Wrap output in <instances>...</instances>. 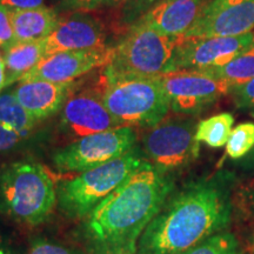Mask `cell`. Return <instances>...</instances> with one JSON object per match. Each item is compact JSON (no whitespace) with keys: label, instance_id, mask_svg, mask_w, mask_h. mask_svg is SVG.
I'll use <instances>...</instances> for the list:
<instances>
[{"label":"cell","instance_id":"cell-1","mask_svg":"<svg viewBox=\"0 0 254 254\" xmlns=\"http://www.w3.org/2000/svg\"><path fill=\"white\" fill-rule=\"evenodd\" d=\"M236 185V173L218 170L174 190L145 228L135 254H184L227 231Z\"/></svg>","mask_w":254,"mask_h":254},{"label":"cell","instance_id":"cell-2","mask_svg":"<svg viewBox=\"0 0 254 254\" xmlns=\"http://www.w3.org/2000/svg\"><path fill=\"white\" fill-rule=\"evenodd\" d=\"M174 190L173 174L145 160L82 220L79 237L86 254H135L145 228Z\"/></svg>","mask_w":254,"mask_h":254},{"label":"cell","instance_id":"cell-3","mask_svg":"<svg viewBox=\"0 0 254 254\" xmlns=\"http://www.w3.org/2000/svg\"><path fill=\"white\" fill-rule=\"evenodd\" d=\"M58 196L43 165L20 160L0 168V212L20 224L36 226L50 217Z\"/></svg>","mask_w":254,"mask_h":254},{"label":"cell","instance_id":"cell-4","mask_svg":"<svg viewBox=\"0 0 254 254\" xmlns=\"http://www.w3.org/2000/svg\"><path fill=\"white\" fill-rule=\"evenodd\" d=\"M147 159L139 145L125 154L86 170L57 186V205L73 220H84L103 200L114 192Z\"/></svg>","mask_w":254,"mask_h":254},{"label":"cell","instance_id":"cell-5","mask_svg":"<svg viewBox=\"0 0 254 254\" xmlns=\"http://www.w3.org/2000/svg\"><path fill=\"white\" fill-rule=\"evenodd\" d=\"M177 47L176 38L165 36L139 20L126 37L113 47L104 79L160 77L170 72Z\"/></svg>","mask_w":254,"mask_h":254},{"label":"cell","instance_id":"cell-6","mask_svg":"<svg viewBox=\"0 0 254 254\" xmlns=\"http://www.w3.org/2000/svg\"><path fill=\"white\" fill-rule=\"evenodd\" d=\"M100 92L120 126L151 128L171 110L160 77L104 79Z\"/></svg>","mask_w":254,"mask_h":254},{"label":"cell","instance_id":"cell-7","mask_svg":"<svg viewBox=\"0 0 254 254\" xmlns=\"http://www.w3.org/2000/svg\"><path fill=\"white\" fill-rule=\"evenodd\" d=\"M196 126L195 117L178 114L146 128L140 145L145 158L160 171L174 176L198 158Z\"/></svg>","mask_w":254,"mask_h":254},{"label":"cell","instance_id":"cell-8","mask_svg":"<svg viewBox=\"0 0 254 254\" xmlns=\"http://www.w3.org/2000/svg\"><path fill=\"white\" fill-rule=\"evenodd\" d=\"M135 145L134 127L122 126L77 139L56 151L52 161L59 172L80 173L109 163Z\"/></svg>","mask_w":254,"mask_h":254},{"label":"cell","instance_id":"cell-9","mask_svg":"<svg viewBox=\"0 0 254 254\" xmlns=\"http://www.w3.org/2000/svg\"><path fill=\"white\" fill-rule=\"evenodd\" d=\"M160 79L171 110L183 116H199L232 90L230 82L196 69L168 72Z\"/></svg>","mask_w":254,"mask_h":254},{"label":"cell","instance_id":"cell-10","mask_svg":"<svg viewBox=\"0 0 254 254\" xmlns=\"http://www.w3.org/2000/svg\"><path fill=\"white\" fill-rule=\"evenodd\" d=\"M252 45L253 32L239 37L178 38L170 72L182 69L206 71L222 67Z\"/></svg>","mask_w":254,"mask_h":254},{"label":"cell","instance_id":"cell-11","mask_svg":"<svg viewBox=\"0 0 254 254\" xmlns=\"http://www.w3.org/2000/svg\"><path fill=\"white\" fill-rule=\"evenodd\" d=\"M60 125L74 140L122 127L105 105L100 90L94 88L74 91L69 95L60 111Z\"/></svg>","mask_w":254,"mask_h":254},{"label":"cell","instance_id":"cell-12","mask_svg":"<svg viewBox=\"0 0 254 254\" xmlns=\"http://www.w3.org/2000/svg\"><path fill=\"white\" fill-rule=\"evenodd\" d=\"M253 31L254 0H208L184 37H239Z\"/></svg>","mask_w":254,"mask_h":254},{"label":"cell","instance_id":"cell-13","mask_svg":"<svg viewBox=\"0 0 254 254\" xmlns=\"http://www.w3.org/2000/svg\"><path fill=\"white\" fill-rule=\"evenodd\" d=\"M113 47L67 51L47 55L21 80L41 79L52 82H73L94 69L105 67L112 59Z\"/></svg>","mask_w":254,"mask_h":254},{"label":"cell","instance_id":"cell-14","mask_svg":"<svg viewBox=\"0 0 254 254\" xmlns=\"http://www.w3.org/2000/svg\"><path fill=\"white\" fill-rule=\"evenodd\" d=\"M45 56L67 51H85L106 47L104 27L98 20L74 14L60 20L52 33L43 40Z\"/></svg>","mask_w":254,"mask_h":254},{"label":"cell","instance_id":"cell-15","mask_svg":"<svg viewBox=\"0 0 254 254\" xmlns=\"http://www.w3.org/2000/svg\"><path fill=\"white\" fill-rule=\"evenodd\" d=\"M77 88L73 82H52L41 79L20 80L14 88V95L27 112L38 122L60 112L64 104Z\"/></svg>","mask_w":254,"mask_h":254},{"label":"cell","instance_id":"cell-16","mask_svg":"<svg viewBox=\"0 0 254 254\" xmlns=\"http://www.w3.org/2000/svg\"><path fill=\"white\" fill-rule=\"evenodd\" d=\"M208 0H159L140 20L165 36L182 38L196 23Z\"/></svg>","mask_w":254,"mask_h":254},{"label":"cell","instance_id":"cell-17","mask_svg":"<svg viewBox=\"0 0 254 254\" xmlns=\"http://www.w3.org/2000/svg\"><path fill=\"white\" fill-rule=\"evenodd\" d=\"M15 41H43L60 21L56 11L49 7L11 9Z\"/></svg>","mask_w":254,"mask_h":254},{"label":"cell","instance_id":"cell-18","mask_svg":"<svg viewBox=\"0 0 254 254\" xmlns=\"http://www.w3.org/2000/svg\"><path fill=\"white\" fill-rule=\"evenodd\" d=\"M44 57L43 41H14L2 51L6 87L20 81Z\"/></svg>","mask_w":254,"mask_h":254},{"label":"cell","instance_id":"cell-19","mask_svg":"<svg viewBox=\"0 0 254 254\" xmlns=\"http://www.w3.org/2000/svg\"><path fill=\"white\" fill-rule=\"evenodd\" d=\"M38 123L39 122L19 103L14 92L6 91L0 93V124L28 136Z\"/></svg>","mask_w":254,"mask_h":254},{"label":"cell","instance_id":"cell-20","mask_svg":"<svg viewBox=\"0 0 254 254\" xmlns=\"http://www.w3.org/2000/svg\"><path fill=\"white\" fill-rule=\"evenodd\" d=\"M233 124L234 117L231 113L215 114L198 123L195 139L209 147H222L227 144Z\"/></svg>","mask_w":254,"mask_h":254},{"label":"cell","instance_id":"cell-21","mask_svg":"<svg viewBox=\"0 0 254 254\" xmlns=\"http://www.w3.org/2000/svg\"><path fill=\"white\" fill-rule=\"evenodd\" d=\"M205 72L219 79L230 82L233 86H240L254 78V45L243 51L236 58L222 67L206 69Z\"/></svg>","mask_w":254,"mask_h":254},{"label":"cell","instance_id":"cell-22","mask_svg":"<svg viewBox=\"0 0 254 254\" xmlns=\"http://www.w3.org/2000/svg\"><path fill=\"white\" fill-rule=\"evenodd\" d=\"M254 148V123H243L232 129L226 144V153L232 160L247 157Z\"/></svg>","mask_w":254,"mask_h":254},{"label":"cell","instance_id":"cell-23","mask_svg":"<svg viewBox=\"0 0 254 254\" xmlns=\"http://www.w3.org/2000/svg\"><path fill=\"white\" fill-rule=\"evenodd\" d=\"M184 254H241L239 240L230 231L208 238Z\"/></svg>","mask_w":254,"mask_h":254},{"label":"cell","instance_id":"cell-24","mask_svg":"<svg viewBox=\"0 0 254 254\" xmlns=\"http://www.w3.org/2000/svg\"><path fill=\"white\" fill-rule=\"evenodd\" d=\"M230 94L238 109L254 117V78L240 86L232 87Z\"/></svg>","mask_w":254,"mask_h":254},{"label":"cell","instance_id":"cell-25","mask_svg":"<svg viewBox=\"0 0 254 254\" xmlns=\"http://www.w3.org/2000/svg\"><path fill=\"white\" fill-rule=\"evenodd\" d=\"M15 41L11 20V9L0 4V49L4 51Z\"/></svg>","mask_w":254,"mask_h":254},{"label":"cell","instance_id":"cell-26","mask_svg":"<svg viewBox=\"0 0 254 254\" xmlns=\"http://www.w3.org/2000/svg\"><path fill=\"white\" fill-rule=\"evenodd\" d=\"M28 254H82V252L55 241L39 239L32 244Z\"/></svg>","mask_w":254,"mask_h":254},{"label":"cell","instance_id":"cell-27","mask_svg":"<svg viewBox=\"0 0 254 254\" xmlns=\"http://www.w3.org/2000/svg\"><path fill=\"white\" fill-rule=\"evenodd\" d=\"M26 138L27 136L20 134V133L15 132L13 129L0 124V153L13 150Z\"/></svg>","mask_w":254,"mask_h":254},{"label":"cell","instance_id":"cell-28","mask_svg":"<svg viewBox=\"0 0 254 254\" xmlns=\"http://www.w3.org/2000/svg\"><path fill=\"white\" fill-rule=\"evenodd\" d=\"M9 9H33L44 7V0H0Z\"/></svg>","mask_w":254,"mask_h":254},{"label":"cell","instance_id":"cell-29","mask_svg":"<svg viewBox=\"0 0 254 254\" xmlns=\"http://www.w3.org/2000/svg\"><path fill=\"white\" fill-rule=\"evenodd\" d=\"M68 4L73 7L82 8V9H92L98 7V6L109 1V0H67Z\"/></svg>","mask_w":254,"mask_h":254},{"label":"cell","instance_id":"cell-30","mask_svg":"<svg viewBox=\"0 0 254 254\" xmlns=\"http://www.w3.org/2000/svg\"><path fill=\"white\" fill-rule=\"evenodd\" d=\"M241 167L247 171H254V148L253 151L241 161Z\"/></svg>","mask_w":254,"mask_h":254},{"label":"cell","instance_id":"cell-31","mask_svg":"<svg viewBox=\"0 0 254 254\" xmlns=\"http://www.w3.org/2000/svg\"><path fill=\"white\" fill-rule=\"evenodd\" d=\"M6 87L5 85V71H4V60H2V51L0 49V93Z\"/></svg>","mask_w":254,"mask_h":254},{"label":"cell","instance_id":"cell-32","mask_svg":"<svg viewBox=\"0 0 254 254\" xmlns=\"http://www.w3.org/2000/svg\"><path fill=\"white\" fill-rule=\"evenodd\" d=\"M0 254H11V253H9L4 246H1V247H0Z\"/></svg>","mask_w":254,"mask_h":254},{"label":"cell","instance_id":"cell-33","mask_svg":"<svg viewBox=\"0 0 254 254\" xmlns=\"http://www.w3.org/2000/svg\"><path fill=\"white\" fill-rule=\"evenodd\" d=\"M109 1H113V2H120V1H124V0H109Z\"/></svg>","mask_w":254,"mask_h":254},{"label":"cell","instance_id":"cell-34","mask_svg":"<svg viewBox=\"0 0 254 254\" xmlns=\"http://www.w3.org/2000/svg\"><path fill=\"white\" fill-rule=\"evenodd\" d=\"M252 200H253V206H254V190H253V193H252Z\"/></svg>","mask_w":254,"mask_h":254},{"label":"cell","instance_id":"cell-35","mask_svg":"<svg viewBox=\"0 0 254 254\" xmlns=\"http://www.w3.org/2000/svg\"><path fill=\"white\" fill-rule=\"evenodd\" d=\"M1 246H4V245H2V241H1V238H0V247H1Z\"/></svg>","mask_w":254,"mask_h":254},{"label":"cell","instance_id":"cell-36","mask_svg":"<svg viewBox=\"0 0 254 254\" xmlns=\"http://www.w3.org/2000/svg\"><path fill=\"white\" fill-rule=\"evenodd\" d=\"M253 33H254V31H253Z\"/></svg>","mask_w":254,"mask_h":254}]
</instances>
